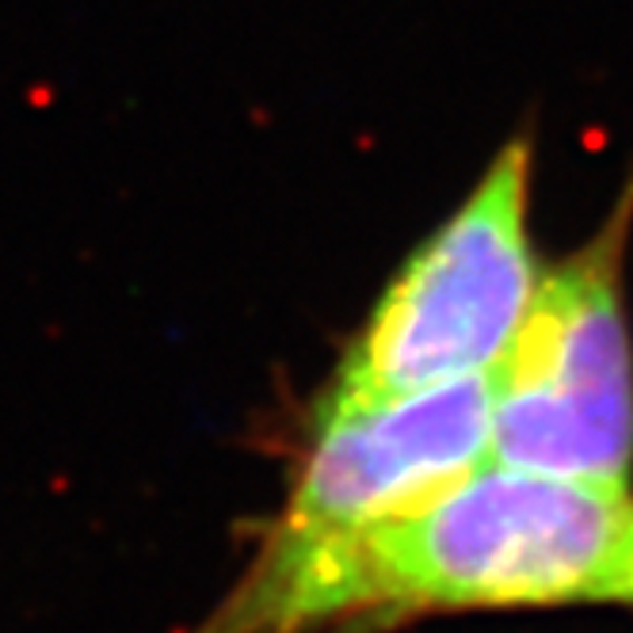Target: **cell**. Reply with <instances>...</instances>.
Returning <instances> with one entry per match:
<instances>
[{
  "label": "cell",
  "mask_w": 633,
  "mask_h": 633,
  "mask_svg": "<svg viewBox=\"0 0 633 633\" xmlns=\"http://www.w3.org/2000/svg\"><path fill=\"white\" fill-rule=\"evenodd\" d=\"M630 542V488L485 462L423 508L356 535H275L244 595L206 633L611 600Z\"/></svg>",
  "instance_id": "obj_1"
},
{
  "label": "cell",
  "mask_w": 633,
  "mask_h": 633,
  "mask_svg": "<svg viewBox=\"0 0 633 633\" xmlns=\"http://www.w3.org/2000/svg\"><path fill=\"white\" fill-rule=\"evenodd\" d=\"M630 211L633 195L587 249L538 279L496 367L488 462L630 488L633 343L622 302Z\"/></svg>",
  "instance_id": "obj_2"
},
{
  "label": "cell",
  "mask_w": 633,
  "mask_h": 633,
  "mask_svg": "<svg viewBox=\"0 0 633 633\" xmlns=\"http://www.w3.org/2000/svg\"><path fill=\"white\" fill-rule=\"evenodd\" d=\"M527 195L530 146L508 142L382 294L329 401H386L500 367L538 286Z\"/></svg>",
  "instance_id": "obj_3"
},
{
  "label": "cell",
  "mask_w": 633,
  "mask_h": 633,
  "mask_svg": "<svg viewBox=\"0 0 633 633\" xmlns=\"http://www.w3.org/2000/svg\"><path fill=\"white\" fill-rule=\"evenodd\" d=\"M496 370L386 401H329L279 535H356L488 462Z\"/></svg>",
  "instance_id": "obj_4"
},
{
  "label": "cell",
  "mask_w": 633,
  "mask_h": 633,
  "mask_svg": "<svg viewBox=\"0 0 633 633\" xmlns=\"http://www.w3.org/2000/svg\"><path fill=\"white\" fill-rule=\"evenodd\" d=\"M611 600L633 603V542H630V549H626V561H622V568H619V581H614V595H611Z\"/></svg>",
  "instance_id": "obj_5"
}]
</instances>
